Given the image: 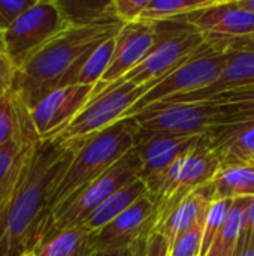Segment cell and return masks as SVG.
<instances>
[{"mask_svg": "<svg viewBox=\"0 0 254 256\" xmlns=\"http://www.w3.org/2000/svg\"><path fill=\"white\" fill-rule=\"evenodd\" d=\"M84 256H135V244L130 248H123V249H115V250H103V252H93Z\"/></svg>", "mask_w": 254, "mask_h": 256, "instance_id": "cell-35", "label": "cell"}, {"mask_svg": "<svg viewBox=\"0 0 254 256\" xmlns=\"http://www.w3.org/2000/svg\"><path fill=\"white\" fill-rule=\"evenodd\" d=\"M94 86L73 84L43 98L31 111V122L40 141L54 140L90 102Z\"/></svg>", "mask_w": 254, "mask_h": 256, "instance_id": "cell-14", "label": "cell"}, {"mask_svg": "<svg viewBox=\"0 0 254 256\" xmlns=\"http://www.w3.org/2000/svg\"><path fill=\"white\" fill-rule=\"evenodd\" d=\"M12 141L37 142L40 140L34 130L30 110L9 86L0 96V147Z\"/></svg>", "mask_w": 254, "mask_h": 256, "instance_id": "cell-20", "label": "cell"}, {"mask_svg": "<svg viewBox=\"0 0 254 256\" xmlns=\"http://www.w3.org/2000/svg\"><path fill=\"white\" fill-rule=\"evenodd\" d=\"M253 198H237L234 200L232 208L228 214V219L216 240V244H219L226 252L234 254L235 248L238 244V240L246 231V216L247 208L250 206Z\"/></svg>", "mask_w": 254, "mask_h": 256, "instance_id": "cell-25", "label": "cell"}, {"mask_svg": "<svg viewBox=\"0 0 254 256\" xmlns=\"http://www.w3.org/2000/svg\"><path fill=\"white\" fill-rule=\"evenodd\" d=\"M156 202L150 194H145L124 213L103 226L100 231L88 236L85 252H103L130 248L145 237L154 226Z\"/></svg>", "mask_w": 254, "mask_h": 256, "instance_id": "cell-13", "label": "cell"}, {"mask_svg": "<svg viewBox=\"0 0 254 256\" xmlns=\"http://www.w3.org/2000/svg\"><path fill=\"white\" fill-rule=\"evenodd\" d=\"M234 256H254V231L246 230L238 244L235 248Z\"/></svg>", "mask_w": 254, "mask_h": 256, "instance_id": "cell-33", "label": "cell"}, {"mask_svg": "<svg viewBox=\"0 0 254 256\" xmlns=\"http://www.w3.org/2000/svg\"><path fill=\"white\" fill-rule=\"evenodd\" d=\"M138 130V123L130 117L114 123L81 142L69 144L76 147V153L51 192V212L97 180L130 153L136 147Z\"/></svg>", "mask_w": 254, "mask_h": 256, "instance_id": "cell-3", "label": "cell"}, {"mask_svg": "<svg viewBox=\"0 0 254 256\" xmlns=\"http://www.w3.org/2000/svg\"><path fill=\"white\" fill-rule=\"evenodd\" d=\"M201 136L202 135L138 130L135 150L142 162L139 178L145 183L153 198L160 192L171 166L187 154L198 144Z\"/></svg>", "mask_w": 254, "mask_h": 256, "instance_id": "cell-12", "label": "cell"}, {"mask_svg": "<svg viewBox=\"0 0 254 256\" xmlns=\"http://www.w3.org/2000/svg\"><path fill=\"white\" fill-rule=\"evenodd\" d=\"M148 2L150 0H114L112 10L123 24L136 22L141 20V15L145 10Z\"/></svg>", "mask_w": 254, "mask_h": 256, "instance_id": "cell-32", "label": "cell"}, {"mask_svg": "<svg viewBox=\"0 0 254 256\" xmlns=\"http://www.w3.org/2000/svg\"><path fill=\"white\" fill-rule=\"evenodd\" d=\"M132 118L141 130L180 135H204L211 129L232 124L229 106L214 100L162 102L145 108Z\"/></svg>", "mask_w": 254, "mask_h": 256, "instance_id": "cell-5", "label": "cell"}, {"mask_svg": "<svg viewBox=\"0 0 254 256\" xmlns=\"http://www.w3.org/2000/svg\"><path fill=\"white\" fill-rule=\"evenodd\" d=\"M19 256H37L36 255V250L33 249V250H27V252H24V254H21Z\"/></svg>", "mask_w": 254, "mask_h": 256, "instance_id": "cell-41", "label": "cell"}, {"mask_svg": "<svg viewBox=\"0 0 254 256\" xmlns=\"http://www.w3.org/2000/svg\"><path fill=\"white\" fill-rule=\"evenodd\" d=\"M217 0H150L139 21L162 22L184 18L213 6Z\"/></svg>", "mask_w": 254, "mask_h": 256, "instance_id": "cell-23", "label": "cell"}, {"mask_svg": "<svg viewBox=\"0 0 254 256\" xmlns=\"http://www.w3.org/2000/svg\"><path fill=\"white\" fill-rule=\"evenodd\" d=\"M75 153V146L54 140L36 142L24 182L0 219V256L33 250L52 232L49 196Z\"/></svg>", "mask_w": 254, "mask_h": 256, "instance_id": "cell-2", "label": "cell"}, {"mask_svg": "<svg viewBox=\"0 0 254 256\" xmlns=\"http://www.w3.org/2000/svg\"><path fill=\"white\" fill-rule=\"evenodd\" d=\"M135 256H171V248L162 234L150 231L135 244Z\"/></svg>", "mask_w": 254, "mask_h": 256, "instance_id": "cell-30", "label": "cell"}, {"mask_svg": "<svg viewBox=\"0 0 254 256\" xmlns=\"http://www.w3.org/2000/svg\"><path fill=\"white\" fill-rule=\"evenodd\" d=\"M211 146L226 165H254V123L226 124L207 132Z\"/></svg>", "mask_w": 254, "mask_h": 256, "instance_id": "cell-19", "label": "cell"}, {"mask_svg": "<svg viewBox=\"0 0 254 256\" xmlns=\"http://www.w3.org/2000/svg\"><path fill=\"white\" fill-rule=\"evenodd\" d=\"M60 0H36L4 33V52L15 69L69 27Z\"/></svg>", "mask_w": 254, "mask_h": 256, "instance_id": "cell-9", "label": "cell"}, {"mask_svg": "<svg viewBox=\"0 0 254 256\" xmlns=\"http://www.w3.org/2000/svg\"><path fill=\"white\" fill-rule=\"evenodd\" d=\"M207 100L228 105L232 114V124L254 123V86L228 90Z\"/></svg>", "mask_w": 254, "mask_h": 256, "instance_id": "cell-26", "label": "cell"}, {"mask_svg": "<svg viewBox=\"0 0 254 256\" xmlns=\"http://www.w3.org/2000/svg\"><path fill=\"white\" fill-rule=\"evenodd\" d=\"M207 40H237L254 36V14L237 0H217L213 6L186 16Z\"/></svg>", "mask_w": 254, "mask_h": 256, "instance_id": "cell-15", "label": "cell"}, {"mask_svg": "<svg viewBox=\"0 0 254 256\" xmlns=\"http://www.w3.org/2000/svg\"><path fill=\"white\" fill-rule=\"evenodd\" d=\"M145 194H148L145 183L141 178H136L124 188L118 189L115 194H112L79 226L84 228L88 234L97 232L109 222H112L115 218H118L121 213H124L129 207H132Z\"/></svg>", "mask_w": 254, "mask_h": 256, "instance_id": "cell-21", "label": "cell"}, {"mask_svg": "<svg viewBox=\"0 0 254 256\" xmlns=\"http://www.w3.org/2000/svg\"><path fill=\"white\" fill-rule=\"evenodd\" d=\"M254 86V45L249 38L232 40L229 62L222 76L208 88L165 102H202L228 90ZM162 104V102H160Z\"/></svg>", "mask_w": 254, "mask_h": 256, "instance_id": "cell-16", "label": "cell"}, {"mask_svg": "<svg viewBox=\"0 0 254 256\" xmlns=\"http://www.w3.org/2000/svg\"><path fill=\"white\" fill-rule=\"evenodd\" d=\"M36 0H0V30L4 33Z\"/></svg>", "mask_w": 254, "mask_h": 256, "instance_id": "cell-31", "label": "cell"}, {"mask_svg": "<svg viewBox=\"0 0 254 256\" xmlns=\"http://www.w3.org/2000/svg\"><path fill=\"white\" fill-rule=\"evenodd\" d=\"M214 200L216 190L213 182H210L187 195L162 222L154 225L151 231L162 234L168 240L169 248H172L181 234L199 224H205L208 210Z\"/></svg>", "mask_w": 254, "mask_h": 256, "instance_id": "cell-17", "label": "cell"}, {"mask_svg": "<svg viewBox=\"0 0 254 256\" xmlns=\"http://www.w3.org/2000/svg\"><path fill=\"white\" fill-rule=\"evenodd\" d=\"M204 225L199 224L181 234L171 248V256H201Z\"/></svg>", "mask_w": 254, "mask_h": 256, "instance_id": "cell-29", "label": "cell"}, {"mask_svg": "<svg viewBox=\"0 0 254 256\" xmlns=\"http://www.w3.org/2000/svg\"><path fill=\"white\" fill-rule=\"evenodd\" d=\"M141 158L133 148L109 171L52 210V232L79 226L112 194L139 178Z\"/></svg>", "mask_w": 254, "mask_h": 256, "instance_id": "cell-7", "label": "cell"}, {"mask_svg": "<svg viewBox=\"0 0 254 256\" xmlns=\"http://www.w3.org/2000/svg\"><path fill=\"white\" fill-rule=\"evenodd\" d=\"M15 72V66L6 52H0V82L10 81Z\"/></svg>", "mask_w": 254, "mask_h": 256, "instance_id": "cell-34", "label": "cell"}, {"mask_svg": "<svg viewBox=\"0 0 254 256\" xmlns=\"http://www.w3.org/2000/svg\"><path fill=\"white\" fill-rule=\"evenodd\" d=\"M207 256H234V254L226 252L225 249H222L219 244H216V243H214V246L211 248V250L208 252V255Z\"/></svg>", "mask_w": 254, "mask_h": 256, "instance_id": "cell-37", "label": "cell"}, {"mask_svg": "<svg viewBox=\"0 0 254 256\" xmlns=\"http://www.w3.org/2000/svg\"><path fill=\"white\" fill-rule=\"evenodd\" d=\"M34 146L36 142L12 141L0 147V219L24 182Z\"/></svg>", "mask_w": 254, "mask_h": 256, "instance_id": "cell-18", "label": "cell"}, {"mask_svg": "<svg viewBox=\"0 0 254 256\" xmlns=\"http://www.w3.org/2000/svg\"><path fill=\"white\" fill-rule=\"evenodd\" d=\"M207 42L208 40L204 38V34H201L192 24H189L184 16L178 21L177 27L166 38H163L160 44L136 68L111 84L108 88L118 87L126 82H132L135 86H156Z\"/></svg>", "mask_w": 254, "mask_h": 256, "instance_id": "cell-10", "label": "cell"}, {"mask_svg": "<svg viewBox=\"0 0 254 256\" xmlns=\"http://www.w3.org/2000/svg\"><path fill=\"white\" fill-rule=\"evenodd\" d=\"M237 3H238L240 8L254 14V0H237Z\"/></svg>", "mask_w": 254, "mask_h": 256, "instance_id": "cell-38", "label": "cell"}, {"mask_svg": "<svg viewBox=\"0 0 254 256\" xmlns=\"http://www.w3.org/2000/svg\"><path fill=\"white\" fill-rule=\"evenodd\" d=\"M0 52H4V39H3V32L0 30Z\"/></svg>", "mask_w": 254, "mask_h": 256, "instance_id": "cell-40", "label": "cell"}, {"mask_svg": "<svg viewBox=\"0 0 254 256\" xmlns=\"http://www.w3.org/2000/svg\"><path fill=\"white\" fill-rule=\"evenodd\" d=\"M234 200H214L211 204L205 225H204V238H202V249H201V256H207L211 248L214 246L226 219L228 214L232 208Z\"/></svg>", "mask_w": 254, "mask_h": 256, "instance_id": "cell-28", "label": "cell"}, {"mask_svg": "<svg viewBox=\"0 0 254 256\" xmlns=\"http://www.w3.org/2000/svg\"><path fill=\"white\" fill-rule=\"evenodd\" d=\"M153 87L154 84L135 86L132 82H126L123 86L105 90L99 96L90 99L84 110L63 132L54 138V141L69 146L102 132L103 129L123 120L130 108Z\"/></svg>", "mask_w": 254, "mask_h": 256, "instance_id": "cell-8", "label": "cell"}, {"mask_svg": "<svg viewBox=\"0 0 254 256\" xmlns=\"http://www.w3.org/2000/svg\"><path fill=\"white\" fill-rule=\"evenodd\" d=\"M121 27L114 10L87 24H70L15 69L10 88L31 111L54 90L76 84L90 54Z\"/></svg>", "mask_w": 254, "mask_h": 256, "instance_id": "cell-1", "label": "cell"}, {"mask_svg": "<svg viewBox=\"0 0 254 256\" xmlns=\"http://www.w3.org/2000/svg\"><path fill=\"white\" fill-rule=\"evenodd\" d=\"M246 230L254 231V198L252 200L249 208H247V216H246Z\"/></svg>", "mask_w": 254, "mask_h": 256, "instance_id": "cell-36", "label": "cell"}, {"mask_svg": "<svg viewBox=\"0 0 254 256\" xmlns=\"http://www.w3.org/2000/svg\"><path fill=\"white\" fill-rule=\"evenodd\" d=\"M10 82H12V80L10 81H4V82H0V96L7 90V87L10 86Z\"/></svg>", "mask_w": 254, "mask_h": 256, "instance_id": "cell-39", "label": "cell"}, {"mask_svg": "<svg viewBox=\"0 0 254 256\" xmlns=\"http://www.w3.org/2000/svg\"><path fill=\"white\" fill-rule=\"evenodd\" d=\"M181 18L162 22H129L123 24L115 36V50L109 68L99 84L94 87L91 99L99 96L111 84L136 68L178 24Z\"/></svg>", "mask_w": 254, "mask_h": 256, "instance_id": "cell-11", "label": "cell"}, {"mask_svg": "<svg viewBox=\"0 0 254 256\" xmlns=\"http://www.w3.org/2000/svg\"><path fill=\"white\" fill-rule=\"evenodd\" d=\"M220 168L222 159L204 134L198 144L171 166L160 192L153 198L156 202L154 225L162 222L193 190L213 182Z\"/></svg>", "mask_w": 254, "mask_h": 256, "instance_id": "cell-6", "label": "cell"}, {"mask_svg": "<svg viewBox=\"0 0 254 256\" xmlns=\"http://www.w3.org/2000/svg\"><path fill=\"white\" fill-rule=\"evenodd\" d=\"M249 40H250V42H252V44L254 45V36H253V38H249Z\"/></svg>", "mask_w": 254, "mask_h": 256, "instance_id": "cell-42", "label": "cell"}, {"mask_svg": "<svg viewBox=\"0 0 254 256\" xmlns=\"http://www.w3.org/2000/svg\"><path fill=\"white\" fill-rule=\"evenodd\" d=\"M114 50H115V36L105 40L90 54V57L87 58L85 64L79 72L76 84L96 87L109 68L111 58L114 56Z\"/></svg>", "mask_w": 254, "mask_h": 256, "instance_id": "cell-27", "label": "cell"}, {"mask_svg": "<svg viewBox=\"0 0 254 256\" xmlns=\"http://www.w3.org/2000/svg\"><path fill=\"white\" fill-rule=\"evenodd\" d=\"M84 255H85V249H84V252H82L81 255H78V256H84Z\"/></svg>", "mask_w": 254, "mask_h": 256, "instance_id": "cell-43", "label": "cell"}, {"mask_svg": "<svg viewBox=\"0 0 254 256\" xmlns=\"http://www.w3.org/2000/svg\"><path fill=\"white\" fill-rule=\"evenodd\" d=\"M88 236L81 226L51 232L34 250L37 256H78L84 252Z\"/></svg>", "mask_w": 254, "mask_h": 256, "instance_id": "cell-24", "label": "cell"}, {"mask_svg": "<svg viewBox=\"0 0 254 256\" xmlns=\"http://www.w3.org/2000/svg\"><path fill=\"white\" fill-rule=\"evenodd\" d=\"M231 46L232 40H208L172 74L150 88L130 108L124 118L133 117L151 105L192 94L213 86L222 76L229 62Z\"/></svg>", "mask_w": 254, "mask_h": 256, "instance_id": "cell-4", "label": "cell"}, {"mask_svg": "<svg viewBox=\"0 0 254 256\" xmlns=\"http://www.w3.org/2000/svg\"><path fill=\"white\" fill-rule=\"evenodd\" d=\"M213 184L216 200L254 198V165L222 166Z\"/></svg>", "mask_w": 254, "mask_h": 256, "instance_id": "cell-22", "label": "cell"}]
</instances>
